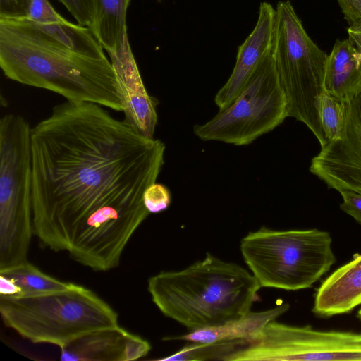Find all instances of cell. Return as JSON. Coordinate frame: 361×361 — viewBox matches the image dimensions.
I'll list each match as a JSON object with an SVG mask.
<instances>
[{
  "label": "cell",
  "mask_w": 361,
  "mask_h": 361,
  "mask_svg": "<svg viewBox=\"0 0 361 361\" xmlns=\"http://www.w3.org/2000/svg\"><path fill=\"white\" fill-rule=\"evenodd\" d=\"M324 91L345 102L361 92V51L349 40H336L328 55Z\"/></svg>",
  "instance_id": "obj_15"
},
{
  "label": "cell",
  "mask_w": 361,
  "mask_h": 361,
  "mask_svg": "<svg viewBox=\"0 0 361 361\" xmlns=\"http://www.w3.org/2000/svg\"><path fill=\"white\" fill-rule=\"evenodd\" d=\"M272 56L286 95L288 116L303 123L321 147L326 143L319 116L328 55L311 39L290 1L277 4Z\"/></svg>",
  "instance_id": "obj_6"
},
{
  "label": "cell",
  "mask_w": 361,
  "mask_h": 361,
  "mask_svg": "<svg viewBox=\"0 0 361 361\" xmlns=\"http://www.w3.org/2000/svg\"><path fill=\"white\" fill-rule=\"evenodd\" d=\"M358 317L360 319L361 318V309L358 312Z\"/></svg>",
  "instance_id": "obj_30"
},
{
  "label": "cell",
  "mask_w": 361,
  "mask_h": 361,
  "mask_svg": "<svg viewBox=\"0 0 361 361\" xmlns=\"http://www.w3.org/2000/svg\"><path fill=\"white\" fill-rule=\"evenodd\" d=\"M143 202L150 214L159 213L169 207L171 202V192L164 185L155 182L146 189Z\"/></svg>",
  "instance_id": "obj_22"
},
{
  "label": "cell",
  "mask_w": 361,
  "mask_h": 361,
  "mask_svg": "<svg viewBox=\"0 0 361 361\" xmlns=\"http://www.w3.org/2000/svg\"><path fill=\"white\" fill-rule=\"evenodd\" d=\"M310 171L339 192L361 194V92L347 102L340 137L321 147L311 161Z\"/></svg>",
  "instance_id": "obj_10"
},
{
  "label": "cell",
  "mask_w": 361,
  "mask_h": 361,
  "mask_svg": "<svg viewBox=\"0 0 361 361\" xmlns=\"http://www.w3.org/2000/svg\"><path fill=\"white\" fill-rule=\"evenodd\" d=\"M288 309L289 305L283 303L265 311H250L245 315L223 324L190 331L184 335L166 337L163 340L203 343L242 340L248 343L255 339L268 323L276 320Z\"/></svg>",
  "instance_id": "obj_16"
},
{
  "label": "cell",
  "mask_w": 361,
  "mask_h": 361,
  "mask_svg": "<svg viewBox=\"0 0 361 361\" xmlns=\"http://www.w3.org/2000/svg\"><path fill=\"white\" fill-rule=\"evenodd\" d=\"M32 0H0V18L21 20L29 16Z\"/></svg>",
  "instance_id": "obj_25"
},
{
  "label": "cell",
  "mask_w": 361,
  "mask_h": 361,
  "mask_svg": "<svg viewBox=\"0 0 361 361\" xmlns=\"http://www.w3.org/2000/svg\"><path fill=\"white\" fill-rule=\"evenodd\" d=\"M0 67L7 78L67 101L123 111L111 61L71 50L28 19L0 18Z\"/></svg>",
  "instance_id": "obj_2"
},
{
  "label": "cell",
  "mask_w": 361,
  "mask_h": 361,
  "mask_svg": "<svg viewBox=\"0 0 361 361\" xmlns=\"http://www.w3.org/2000/svg\"><path fill=\"white\" fill-rule=\"evenodd\" d=\"M31 128L20 115L0 120V269L27 260L33 233Z\"/></svg>",
  "instance_id": "obj_7"
},
{
  "label": "cell",
  "mask_w": 361,
  "mask_h": 361,
  "mask_svg": "<svg viewBox=\"0 0 361 361\" xmlns=\"http://www.w3.org/2000/svg\"><path fill=\"white\" fill-rule=\"evenodd\" d=\"M151 350L142 337L116 326L92 331L61 349L64 361H130L140 359Z\"/></svg>",
  "instance_id": "obj_13"
},
{
  "label": "cell",
  "mask_w": 361,
  "mask_h": 361,
  "mask_svg": "<svg viewBox=\"0 0 361 361\" xmlns=\"http://www.w3.org/2000/svg\"><path fill=\"white\" fill-rule=\"evenodd\" d=\"M361 305V255L341 267L319 287L312 311L321 317L348 313Z\"/></svg>",
  "instance_id": "obj_14"
},
{
  "label": "cell",
  "mask_w": 361,
  "mask_h": 361,
  "mask_svg": "<svg viewBox=\"0 0 361 361\" xmlns=\"http://www.w3.org/2000/svg\"><path fill=\"white\" fill-rule=\"evenodd\" d=\"M288 117L287 102L272 53L254 71L239 94L194 134L203 141L247 145L281 124Z\"/></svg>",
  "instance_id": "obj_8"
},
{
  "label": "cell",
  "mask_w": 361,
  "mask_h": 361,
  "mask_svg": "<svg viewBox=\"0 0 361 361\" xmlns=\"http://www.w3.org/2000/svg\"><path fill=\"white\" fill-rule=\"evenodd\" d=\"M106 109L66 101L30 135L33 233L95 271L119 265L150 214L143 195L157 181L166 149Z\"/></svg>",
  "instance_id": "obj_1"
},
{
  "label": "cell",
  "mask_w": 361,
  "mask_h": 361,
  "mask_svg": "<svg viewBox=\"0 0 361 361\" xmlns=\"http://www.w3.org/2000/svg\"><path fill=\"white\" fill-rule=\"evenodd\" d=\"M62 3L76 21L88 28L93 20L92 0H59Z\"/></svg>",
  "instance_id": "obj_24"
},
{
  "label": "cell",
  "mask_w": 361,
  "mask_h": 361,
  "mask_svg": "<svg viewBox=\"0 0 361 361\" xmlns=\"http://www.w3.org/2000/svg\"><path fill=\"white\" fill-rule=\"evenodd\" d=\"M130 0H92L93 20L90 29L110 58L129 47L126 13Z\"/></svg>",
  "instance_id": "obj_17"
},
{
  "label": "cell",
  "mask_w": 361,
  "mask_h": 361,
  "mask_svg": "<svg viewBox=\"0 0 361 361\" xmlns=\"http://www.w3.org/2000/svg\"><path fill=\"white\" fill-rule=\"evenodd\" d=\"M4 324L34 343L63 348L78 338L118 326V313L90 289L70 283L37 295H0Z\"/></svg>",
  "instance_id": "obj_4"
},
{
  "label": "cell",
  "mask_w": 361,
  "mask_h": 361,
  "mask_svg": "<svg viewBox=\"0 0 361 361\" xmlns=\"http://www.w3.org/2000/svg\"><path fill=\"white\" fill-rule=\"evenodd\" d=\"M348 39L361 51V25L348 28Z\"/></svg>",
  "instance_id": "obj_29"
},
{
  "label": "cell",
  "mask_w": 361,
  "mask_h": 361,
  "mask_svg": "<svg viewBox=\"0 0 361 361\" xmlns=\"http://www.w3.org/2000/svg\"><path fill=\"white\" fill-rule=\"evenodd\" d=\"M361 360V334L318 331L273 320L224 361Z\"/></svg>",
  "instance_id": "obj_9"
},
{
  "label": "cell",
  "mask_w": 361,
  "mask_h": 361,
  "mask_svg": "<svg viewBox=\"0 0 361 361\" xmlns=\"http://www.w3.org/2000/svg\"><path fill=\"white\" fill-rule=\"evenodd\" d=\"M347 102L324 91L319 101V116L326 142L338 139L345 121Z\"/></svg>",
  "instance_id": "obj_21"
},
{
  "label": "cell",
  "mask_w": 361,
  "mask_h": 361,
  "mask_svg": "<svg viewBox=\"0 0 361 361\" xmlns=\"http://www.w3.org/2000/svg\"><path fill=\"white\" fill-rule=\"evenodd\" d=\"M275 16L276 10L269 3L260 4L256 25L238 47L232 73L214 97L219 110L228 106L235 99L260 62L271 52Z\"/></svg>",
  "instance_id": "obj_12"
},
{
  "label": "cell",
  "mask_w": 361,
  "mask_h": 361,
  "mask_svg": "<svg viewBox=\"0 0 361 361\" xmlns=\"http://www.w3.org/2000/svg\"><path fill=\"white\" fill-rule=\"evenodd\" d=\"M35 23L58 42L78 54L94 58L106 57L104 48L90 28L66 20L51 24Z\"/></svg>",
  "instance_id": "obj_18"
},
{
  "label": "cell",
  "mask_w": 361,
  "mask_h": 361,
  "mask_svg": "<svg viewBox=\"0 0 361 361\" xmlns=\"http://www.w3.org/2000/svg\"><path fill=\"white\" fill-rule=\"evenodd\" d=\"M0 275L11 280L18 288L16 295H37L63 290L70 283L51 276L27 260L0 269Z\"/></svg>",
  "instance_id": "obj_19"
},
{
  "label": "cell",
  "mask_w": 361,
  "mask_h": 361,
  "mask_svg": "<svg viewBox=\"0 0 361 361\" xmlns=\"http://www.w3.org/2000/svg\"><path fill=\"white\" fill-rule=\"evenodd\" d=\"M110 59L116 73L123 122L139 134L153 138L159 102L147 91L130 47L121 55Z\"/></svg>",
  "instance_id": "obj_11"
},
{
  "label": "cell",
  "mask_w": 361,
  "mask_h": 361,
  "mask_svg": "<svg viewBox=\"0 0 361 361\" xmlns=\"http://www.w3.org/2000/svg\"><path fill=\"white\" fill-rule=\"evenodd\" d=\"M340 194L343 199L340 205L341 210L361 224V194L348 190Z\"/></svg>",
  "instance_id": "obj_26"
},
{
  "label": "cell",
  "mask_w": 361,
  "mask_h": 361,
  "mask_svg": "<svg viewBox=\"0 0 361 361\" xmlns=\"http://www.w3.org/2000/svg\"><path fill=\"white\" fill-rule=\"evenodd\" d=\"M39 24H51L65 20L48 0H32L27 18Z\"/></svg>",
  "instance_id": "obj_23"
},
{
  "label": "cell",
  "mask_w": 361,
  "mask_h": 361,
  "mask_svg": "<svg viewBox=\"0 0 361 361\" xmlns=\"http://www.w3.org/2000/svg\"><path fill=\"white\" fill-rule=\"evenodd\" d=\"M18 294V286L9 279L0 275V295H16Z\"/></svg>",
  "instance_id": "obj_28"
},
{
  "label": "cell",
  "mask_w": 361,
  "mask_h": 361,
  "mask_svg": "<svg viewBox=\"0 0 361 361\" xmlns=\"http://www.w3.org/2000/svg\"><path fill=\"white\" fill-rule=\"evenodd\" d=\"M360 319H361V318H360Z\"/></svg>",
  "instance_id": "obj_31"
},
{
  "label": "cell",
  "mask_w": 361,
  "mask_h": 361,
  "mask_svg": "<svg viewBox=\"0 0 361 361\" xmlns=\"http://www.w3.org/2000/svg\"><path fill=\"white\" fill-rule=\"evenodd\" d=\"M331 243L326 231L262 226L242 238L240 249L261 287L297 290L311 287L335 263Z\"/></svg>",
  "instance_id": "obj_5"
},
{
  "label": "cell",
  "mask_w": 361,
  "mask_h": 361,
  "mask_svg": "<svg viewBox=\"0 0 361 361\" xmlns=\"http://www.w3.org/2000/svg\"><path fill=\"white\" fill-rule=\"evenodd\" d=\"M261 286L240 265L207 253L179 271L151 276L147 290L166 317L189 331L223 324L250 311Z\"/></svg>",
  "instance_id": "obj_3"
},
{
  "label": "cell",
  "mask_w": 361,
  "mask_h": 361,
  "mask_svg": "<svg viewBox=\"0 0 361 361\" xmlns=\"http://www.w3.org/2000/svg\"><path fill=\"white\" fill-rule=\"evenodd\" d=\"M349 27L361 25V0H337Z\"/></svg>",
  "instance_id": "obj_27"
},
{
  "label": "cell",
  "mask_w": 361,
  "mask_h": 361,
  "mask_svg": "<svg viewBox=\"0 0 361 361\" xmlns=\"http://www.w3.org/2000/svg\"><path fill=\"white\" fill-rule=\"evenodd\" d=\"M188 342L176 353L159 360H224L231 353L247 343V341L242 340L211 343Z\"/></svg>",
  "instance_id": "obj_20"
}]
</instances>
